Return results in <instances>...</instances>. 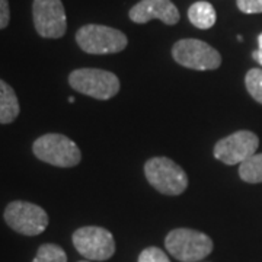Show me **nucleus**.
<instances>
[{
	"label": "nucleus",
	"instance_id": "nucleus-17",
	"mask_svg": "<svg viewBox=\"0 0 262 262\" xmlns=\"http://www.w3.org/2000/svg\"><path fill=\"white\" fill-rule=\"evenodd\" d=\"M139 262H170L169 256L160 248L149 246L139 255Z\"/></svg>",
	"mask_w": 262,
	"mask_h": 262
},
{
	"label": "nucleus",
	"instance_id": "nucleus-13",
	"mask_svg": "<svg viewBox=\"0 0 262 262\" xmlns=\"http://www.w3.org/2000/svg\"><path fill=\"white\" fill-rule=\"evenodd\" d=\"M188 19L189 22L198 29H210L214 27L215 10L211 3L208 2H195L188 9Z\"/></svg>",
	"mask_w": 262,
	"mask_h": 262
},
{
	"label": "nucleus",
	"instance_id": "nucleus-19",
	"mask_svg": "<svg viewBox=\"0 0 262 262\" xmlns=\"http://www.w3.org/2000/svg\"><path fill=\"white\" fill-rule=\"evenodd\" d=\"M10 8L9 0H0V29H5L9 25Z\"/></svg>",
	"mask_w": 262,
	"mask_h": 262
},
{
	"label": "nucleus",
	"instance_id": "nucleus-6",
	"mask_svg": "<svg viewBox=\"0 0 262 262\" xmlns=\"http://www.w3.org/2000/svg\"><path fill=\"white\" fill-rule=\"evenodd\" d=\"M5 222L13 232L25 236L41 234L48 227V214L42 207L28 201H12L5 208Z\"/></svg>",
	"mask_w": 262,
	"mask_h": 262
},
{
	"label": "nucleus",
	"instance_id": "nucleus-12",
	"mask_svg": "<svg viewBox=\"0 0 262 262\" xmlns=\"http://www.w3.org/2000/svg\"><path fill=\"white\" fill-rule=\"evenodd\" d=\"M20 106L13 88L0 79V124H10L18 118Z\"/></svg>",
	"mask_w": 262,
	"mask_h": 262
},
{
	"label": "nucleus",
	"instance_id": "nucleus-3",
	"mask_svg": "<svg viewBox=\"0 0 262 262\" xmlns=\"http://www.w3.org/2000/svg\"><path fill=\"white\" fill-rule=\"evenodd\" d=\"M76 42L88 54H115L127 47L128 39L118 29L89 24L76 32Z\"/></svg>",
	"mask_w": 262,
	"mask_h": 262
},
{
	"label": "nucleus",
	"instance_id": "nucleus-10",
	"mask_svg": "<svg viewBox=\"0 0 262 262\" xmlns=\"http://www.w3.org/2000/svg\"><path fill=\"white\" fill-rule=\"evenodd\" d=\"M259 147L258 136L248 130L236 131L214 146V158L226 165H237L252 158Z\"/></svg>",
	"mask_w": 262,
	"mask_h": 262
},
{
	"label": "nucleus",
	"instance_id": "nucleus-2",
	"mask_svg": "<svg viewBox=\"0 0 262 262\" xmlns=\"http://www.w3.org/2000/svg\"><path fill=\"white\" fill-rule=\"evenodd\" d=\"M168 252L181 262H198L213 252V241L203 232L192 229H175L165 239Z\"/></svg>",
	"mask_w": 262,
	"mask_h": 262
},
{
	"label": "nucleus",
	"instance_id": "nucleus-9",
	"mask_svg": "<svg viewBox=\"0 0 262 262\" xmlns=\"http://www.w3.org/2000/svg\"><path fill=\"white\" fill-rule=\"evenodd\" d=\"M32 19L39 37L51 39L64 37L67 18L61 0H34Z\"/></svg>",
	"mask_w": 262,
	"mask_h": 262
},
{
	"label": "nucleus",
	"instance_id": "nucleus-14",
	"mask_svg": "<svg viewBox=\"0 0 262 262\" xmlns=\"http://www.w3.org/2000/svg\"><path fill=\"white\" fill-rule=\"evenodd\" d=\"M239 175L248 184L262 182V153H255L252 158L245 160L239 166Z\"/></svg>",
	"mask_w": 262,
	"mask_h": 262
},
{
	"label": "nucleus",
	"instance_id": "nucleus-7",
	"mask_svg": "<svg viewBox=\"0 0 262 262\" xmlns=\"http://www.w3.org/2000/svg\"><path fill=\"white\" fill-rule=\"evenodd\" d=\"M172 57L178 64L192 70H215L222 64L220 53L201 39H179L172 47Z\"/></svg>",
	"mask_w": 262,
	"mask_h": 262
},
{
	"label": "nucleus",
	"instance_id": "nucleus-16",
	"mask_svg": "<svg viewBox=\"0 0 262 262\" xmlns=\"http://www.w3.org/2000/svg\"><path fill=\"white\" fill-rule=\"evenodd\" d=\"M245 84L249 95L262 105V69H251L245 76Z\"/></svg>",
	"mask_w": 262,
	"mask_h": 262
},
{
	"label": "nucleus",
	"instance_id": "nucleus-11",
	"mask_svg": "<svg viewBox=\"0 0 262 262\" xmlns=\"http://www.w3.org/2000/svg\"><path fill=\"white\" fill-rule=\"evenodd\" d=\"M128 16L136 24L159 19L166 25H177L181 19L178 8L170 0H141L131 8Z\"/></svg>",
	"mask_w": 262,
	"mask_h": 262
},
{
	"label": "nucleus",
	"instance_id": "nucleus-1",
	"mask_svg": "<svg viewBox=\"0 0 262 262\" xmlns=\"http://www.w3.org/2000/svg\"><path fill=\"white\" fill-rule=\"evenodd\" d=\"M32 151L39 160L58 168H73L82 160V151L75 141L57 133L38 137L32 144Z\"/></svg>",
	"mask_w": 262,
	"mask_h": 262
},
{
	"label": "nucleus",
	"instance_id": "nucleus-15",
	"mask_svg": "<svg viewBox=\"0 0 262 262\" xmlns=\"http://www.w3.org/2000/svg\"><path fill=\"white\" fill-rule=\"evenodd\" d=\"M32 262H67V255L58 245L44 244L38 248Z\"/></svg>",
	"mask_w": 262,
	"mask_h": 262
},
{
	"label": "nucleus",
	"instance_id": "nucleus-4",
	"mask_svg": "<svg viewBox=\"0 0 262 262\" xmlns=\"http://www.w3.org/2000/svg\"><path fill=\"white\" fill-rule=\"evenodd\" d=\"M144 175L150 185L165 195H179L188 187L185 170L168 158L147 160L144 165Z\"/></svg>",
	"mask_w": 262,
	"mask_h": 262
},
{
	"label": "nucleus",
	"instance_id": "nucleus-20",
	"mask_svg": "<svg viewBox=\"0 0 262 262\" xmlns=\"http://www.w3.org/2000/svg\"><path fill=\"white\" fill-rule=\"evenodd\" d=\"M252 57L258 64L262 66V32L258 35V50L253 51Z\"/></svg>",
	"mask_w": 262,
	"mask_h": 262
},
{
	"label": "nucleus",
	"instance_id": "nucleus-8",
	"mask_svg": "<svg viewBox=\"0 0 262 262\" xmlns=\"http://www.w3.org/2000/svg\"><path fill=\"white\" fill-rule=\"evenodd\" d=\"M76 251L89 261H108L115 253L113 233L99 226H84L73 233Z\"/></svg>",
	"mask_w": 262,
	"mask_h": 262
},
{
	"label": "nucleus",
	"instance_id": "nucleus-18",
	"mask_svg": "<svg viewBox=\"0 0 262 262\" xmlns=\"http://www.w3.org/2000/svg\"><path fill=\"white\" fill-rule=\"evenodd\" d=\"M236 3L239 10L244 13H262V0H236Z\"/></svg>",
	"mask_w": 262,
	"mask_h": 262
},
{
	"label": "nucleus",
	"instance_id": "nucleus-5",
	"mask_svg": "<svg viewBox=\"0 0 262 262\" xmlns=\"http://www.w3.org/2000/svg\"><path fill=\"white\" fill-rule=\"evenodd\" d=\"M70 86L91 98L106 101L120 92V80L113 72L101 69H76L69 76Z\"/></svg>",
	"mask_w": 262,
	"mask_h": 262
},
{
	"label": "nucleus",
	"instance_id": "nucleus-21",
	"mask_svg": "<svg viewBox=\"0 0 262 262\" xmlns=\"http://www.w3.org/2000/svg\"><path fill=\"white\" fill-rule=\"evenodd\" d=\"M79 262H89V261H79Z\"/></svg>",
	"mask_w": 262,
	"mask_h": 262
}]
</instances>
